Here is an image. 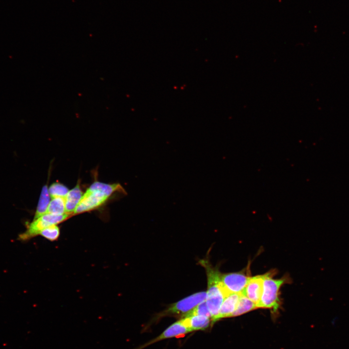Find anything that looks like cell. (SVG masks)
I'll use <instances>...</instances> for the list:
<instances>
[{
	"mask_svg": "<svg viewBox=\"0 0 349 349\" xmlns=\"http://www.w3.org/2000/svg\"><path fill=\"white\" fill-rule=\"evenodd\" d=\"M117 191L125 192L119 183L107 184L94 181L83 194L74 213L79 214L98 208Z\"/></svg>",
	"mask_w": 349,
	"mask_h": 349,
	"instance_id": "cell-1",
	"label": "cell"
},
{
	"mask_svg": "<svg viewBox=\"0 0 349 349\" xmlns=\"http://www.w3.org/2000/svg\"><path fill=\"white\" fill-rule=\"evenodd\" d=\"M200 264L205 268L207 279L206 303L211 314L212 323L215 322L222 304L228 295L221 282L222 273L207 260H202Z\"/></svg>",
	"mask_w": 349,
	"mask_h": 349,
	"instance_id": "cell-2",
	"label": "cell"
},
{
	"mask_svg": "<svg viewBox=\"0 0 349 349\" xmlns=\"http://www.w3.org/2000/svg\"><path fill=\"white\" fill-rule=\"evenodd\" d=\"M272 272L264 274L263 292L261 299L256 304L257 307L278 310L280 306L279 290L285 283V278L274 279Z\"/></svg>",
	"mask_w": 349,
	"mask_h": 349,
	"instance_id": "cell-3",
	"label": "cell"
},
{
	"mask_svg": "<svg viewBox=\"0 0 349 349\" xmlns=\"http://www.w3.org/2000/svg\"><path fill=\"white\" fill-rule=\"evenodd\" d=\"M206 292H199L172 304L163 314L184 316L199 303L206 300Z\"/></svg>",
	"mask_w": 349,
	"mask_h": 349,
	"instance_id": "cell-4",
	"label": "cell"
},
{
	"mask_svg": "<svg viewBox=\"0 0 349 349\" xmlns=\"http://www.w3.org/2000/svg\"><path fill=\"white\" fill-rule=\"evenodd\" d=\"M251 276L244 271L222 274V285L228 294H241Z\"/></svg>",
	"mask_w": 349,
	"mask_h": 349,
	"instance_id": "cell-5",
	"label": "cell"
},
{
	"mask_svg": "<svg viewBox=\"0 0 349 349\" xmlns=\"http://www.w3.org/2000/svg\"><path fill=\"white\" fill-rule=\"evenodd\" d=\"M191 332V330L184 323L183 319L181 318L169 326L159 336L137 349H142L160 340L179 336Z\"/></svg>",
	"mask_w": 349,
	"mask_h": 349,
	"instance_id": "cell-6",
	"label": "cell"
},
{
	"mask_svg": "<svg viewBox=\"0 0 349 349\" xmlns=\"http://www.w3.org/2000/svg\"><path fill=\"white\" fill-rule=\"evenodd\" d=\"M263 282L264 274L250 277L241 294L257 304L262 296Z\"/></svg>",
	"mask_w": 349,
	"mask_h": 349,
	"instance_id": "cell-7",
	"label": "cell"
},
{
	"mask_svg": "<svg viewBox=\"0 0 349 349\" xmlns=\"http://www.w3.org/2000/svg\"><path fill=\"white\" fill-rule=\"evenodd\" d=\"M241 294L230 293L224 299L215 322L222 318L231 317L236 310Z\"/></svg>",
	"mask_w": 349,
	"mask_h": 349,
	"instance_id": "cell-8",
	"label": "cell"
},
{
	"mask_svg": "<svg viewBox=\"0 0 349 349\" xmlns=\"http://www.w3.org/2000/svg\"><path fill=\"white\" fill-rule=\"evenodd\" d=\"M83 194L79 183L69 190L65 197V213L68 214L74 213Z\"/></svg>",
	"mask_w": 349,
	"mask_h": 349,
	"instance_id": "cell-9",
	"label": "cell"
},
{
	"mask_svg": "<svg viewBox=\"0 0 349 349\" xmlns=\"http://www.w3.org/2000/svg\"><path fill=\"white\" fill-rule=\"evenodd\" d=\"M52 225L42 217L33 221L28 225L27 230L23 233L20 234L19 238L20 240H25L40 234L42 230L44 228Z\"/></svg>",
	"mask_w": 349,
	"mask_h": 349,
	"instance_id": "cell-10",
	"label": "cell"
},
{
	"mask_svg": "<svg viewBox=\"0 0 349 349\" xmlns=\"http://www.w3.org/2000/svg\"><path fill=\"white\" fill-rule=\"evenodd\" d=\"M186 325L191 330H205L209 327L210 318L202 315H192L182 318Z\"/></svg>",
	"mask_w": 349,
	"mask_h": 349,
	"instance_id": "cell-11",
	"label": "cell"
},
{
	"mask_svg": "<svg viewBox=\"0 0 349 349\" xmlns=\"http://www.w3.org/2000/svg\"><path fill=\"white\" fill-rule=\"evenodd\" d=\"M50 197L48 186L47 185H45L41 190L33 220L36 219L47 213L50 201Z\"/></svg>",
	"mask_w": 349,
	"mask_h": 349,
	"instance_id": "cell-12",
	"label": "cell"
},
{
	"mask_svg": "<svg viewBox=\"0 0 349 349\" xmlns=\"http://www.w3.org/2000/svg\"><path fill=\"white\" fill-rule=\"evenodd\" d=\"M256 304L246 297L241 294L237 308L231 317L238 316L257 309Z\"/></svg>",
	"mask_w": 349,
	"mask_h": 349,
	"instance_id": "cell-13",
	"label": "cell"
},
{
	"mask_svg": "<svg viewBox=\"0 0 349 349\" xmlns=\"http://www.w3.org/2000/svg\"><path fill=\"white\" fill-rule=\"evenodd\" d=\"M47 213L62 215L65 213V202L64 197L52 198Z\"/></svg>",
	"mask_w": 349,
	"mask_h": 349,
	"instance_id": "cell-14",
	"label": "cell"
},
{
	"mask_svg": "<svg viewBox=\"0 0 349 349\" xmlns=\"http://www.w3.org/2000/svg\"><path fill=\"white\" fill-rule=\"evenodd\" d=\"M66 186L60 182H54L48 188V191L51 198H65L69 191Z\"/></svg>",
	"mask_w": 349,
	"mask_h": 349,
	"instance_id": "cell-15",
	"label": "cell"
},
{
	"mask_svg": "<svg viewBox=\"0 0 349 349\" xmlns=\"http://www.w3.org/2000/svg\"><path fill=\"white\" fill-rule=\"evenodd\" d=\"M40 235L49 240L54 241L59 238L60 229L57 225H52L44 228Z\"/></svg>",
	"mask_w": 349,
	"mask_h": 349,
	"instance_id": "cell-16",
	"label": "cell"
},
{
	"mask_svg": "<svg viewBox=\"0 0 349 349\" xmlns=\"http://www.w3.org/2000/svg\"><path fill=\"white\" fill-rule=\"evenodd\" d=\"M192 315L205 316L211 318V314L206 305V301L199 303L192 310L185 315L184 317Z\"/></svg>",
	"mask_w": 349,
	"mask_h": 349,
	"instance_id": "cell-17",
	"label": "cell"
}]
</instances>
